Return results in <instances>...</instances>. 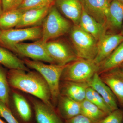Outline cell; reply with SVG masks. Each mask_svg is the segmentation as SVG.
<instances>
[{
  "label": "cell",
  "instance_id": "16",
  "mask_svg": "<svg viewBox=\"0 0 123 123\" xmlns=\"http://www.w3.org/2000/svg\"><path fill=\"white\" fill-rule=\"evenodd\" d=\"M51 7L32 9L23 11L16 28H27L39 26V24H42Z\"/></svg>",
  "mask_w": 123,
  "mask_h": 123
},
{
  "label": "cell",
  "instance_id": "14",
  "mask_svg": "<svg viewBox=\"0 0 123 123\" xmlns=\"http://www.w3.org/2000/svg\"><path fill=\"white\" fill-rule=\"evenodd\" d=\"M55 6L67 18L78 25L82 12L79 0H55Z\"/></svg>",
  "mask_w": 123,
  "mask_h": 123
},
{
  "label": "cell",
  "instance_id": "17",
  "mask_svg": "<svg viewBox=\"0 0 123 123\" xmlns=\"http://www.w3.org/2000/svg\"><path fill=\"white\" fill-rule=\"evenodd\" d=\"M78 26L93 36L98 42L107 32L105 26L94 19L86 13L83 8Z\"/></svg>",
  "mask_w": 123,
  "mask_h": 123
},
{
  "label": "cell",
  "instance_id": "15",
  "mask_svg": "<svg viewBox=\"0 0 123 123\" xmlns=\"http://www.w3.org/2000/svg\"><path fill=\"white\" fill-rule=\"evenodd\" d=\"M87 83H79L70 81H61L60 94L61 95L81 103L86 99Z\"/></svg>",
  "mask_w": 123,
  "mask_h": 123
},
{
  "label": "cell",
  "instance_id": "26",
  "mask_svg": "<svg viewBox=\"0 0 123 123\" xmlns=\"http://www.w3.org/2000/svg\"><path fill=\"white\" fill-rule=\"evenodd\" d=\"M9 86L7 74L4 69L0 65V101L9 107H10Z\"/></svg>",
  "mask_w": 123,
  "mask_h": 123
},
{
  "label": "cell",
  "instance_id": "1",
  "mask_svg": "<svg viewBox=\"0 0 123 123\" xmlns=\"http://www.w3.org/2000/svg\"><path fill=\"white\" fill-rule=\"evenodd\" d=\"M7 78L12 88L31 95L50 106L55 107L51 101L48 85L37 71L11 69L7 74Z\"/></svg>",
  "mask_w": 123,
  "mask_h": 123
},
{
  "label": "cell",
  "instance_id": "30",
  "mask_svg": "<svg viewBox=\"0 0 123 123\" xmlns=\"http://www.w3.org/2000/svg\"><path fill=\"white\" fill-rule=\"evenodd\" d=\"M23 0H1L3 12L17 9Z\"/></svg>",
  "mask_w": 123,
  "mask_h": 123
},
{
  "label": "cell",
  "instance_id": "25",
  "mask_svg": "<svg viewBox=\"0 0 123 123\" xmlns=\"http://www.w3.org/2000/svg\"><path fill=\"white\" fill-rule=\"evenodd\" d=\"M85 99L97 106L107 115L113 111L99 94L89 86L86 90Z\"/></svg>",
  "mask_w": 123,
  "mask_h": 123
},
{
  "label": "cell",
  "instance_id": "6",
  "mask_svg": "<svg viewBox=\"0 0 123 123\" xmlns=\"http://www.w3.org/2000/svg\"><path fill=\"white\" fill-rule=\"evenodd\" d=\"M42 26L0 30V43L12 51L15 44L28 40H38L42 37Z\"/></svg>",
  "mask_w": 123,
  "mask_h": 123
},
{
  "label": "cell",
  "instance_id": "13",
  "mask_svg": "<svg viewBox=\"0 0 123 123\" xmlns=\"http://www.w3.org/2000/svg\"><path fill=\"white\" fill-rule=\"evenodd\" d=\"M89 86L98 93L112 111L118 108V101L111 89L96 73L88 83Z\"/></svg>",
  "mask_w": 123,
  "mask_h": 123
},
{
  "label": "cell",
  "instance_id": "23",
  "mask_svg": "<svg viewBox=\"0 0 123 123\" xmlns=\"http://www.w3.org/2000/svg\"><path fill=\"white\" fill-rule=\"evenodd\" d=\"M80 105L81 114L96 123L107 115L97 106L86 99L81 102Z\"/></svg>",
  "mask_w": 123,
  "mask_h": 123
},
{
  "label": "cell",
  "instance_id": "24",
  "mask_svg": "<svg viewBox=\"0 0 123 123\" xmlns=\"http://www.w3.org/2000/svg\"><path fill=\"white\" fill-rule=\"evenodd\" d=\"M23 12L18 9L3 12L0 16V29L8 30L16 27L20 21Z\"/></svg>",
  "mask_w": 123,
  "mask_h": 123
},
{
  "label": "cell",
  "instance_id": "4",
  "mask_svg": "<svg viewBox=\"0 0 123 123\" xmlns=\"http://www.w3.org/2000/svg\"><path fill=\"white\" fill-rule=\"evenodd\" d=\"M99 64L94 60L79 59L67 65L61 77V81L87 83L96 73Z\"/></svg>",
  "mask_w": 123,
  "mask_h": 123
},
{
  "label": "cell",
  "instance_id": "35",
  "mask_svg": "<svg viewBox=\"0 0 123 123\" xmlns=\"http://www.w3.org/2000/svg\"><path fill=\"white\" fill-rule=\"evenodd\" d=\"M0 123H6L0 118Z\"/></svg>",
  "mask_w": 123,
  "mask_h": 123
},
{
  "label": "cell",
  "instance_id": "29",
  "mask_svg": "<svg viewBox=\"0 0 123 123\" xmlns=\"http://www.w3.org/2000/svg\"><path fill=\"white\" fill-rule=\"evenodd\" d=\"M123 118V110L118 108L97 123H122Z\"/></svg>",
  "mask_w": 123,
  "mask_h": 123
},
{
  "label": "cell",
  "instance_id": "28",
  "mask_svg": "<svg viewBox=\"0 0 123 123\" xmlns=\"http://www.w3.org/2000/svg\"><path fill=\"white\" fill-rule=\"evenodd\" d=\"M0 116L8 123H21L14 115L10 108L0 101Z\"/></svg>",
  "mask_w": 123,
  "mask_h": 123
},
{
  "label": "cell",
  "instance_id": "9",
  "mask_svg": "<svg viewBox=\"0 0 123 123\" xmlns=\"http://www.w3.org/2000/svg\"><path fill=\"white\" fill-rule=\"evenodd\" d=\"M103 81L111 89L123 110V73L119 67L99 74Z\"/></svg>",
  "mask_w": 123,
  "mask_h": 123
},
{
  "label": "cell",
  "instance_id": "36",
  "mask_svg": "<svg viewBox=\"0 0 123 123\" xmlns=\"http://www.w3.org/2000/svg\"><path fill=\"white\" fill-rule=\"evenodd\" d=\"M119 0L121 2H123V0Z\"/></svg>",
  "mask_w": 123,
  "mask_h": 123
},
{
  "label": "cell",
  "instance_id": "37",
  "mask_svg": "<svg viewBox=\"0 0 123 123\" xmlns=\"http://www.w3.org/2000/svg\"><path fill=\"white\" fill-rule=\"evenodd\" d=\"M122 123H123V122H122Z\"/></svg>",
  "mask_w": 123,
  "mask_h": 123
},
{
  "label": "cell",
  "instance_id": "38",
  "mask_svg": "<svg viewBox=\"0 0 123 123\" xmlns=\"http://www.w3.org/2000/svg\"><path fill=\"white\" fill-rule=\"evenodd\" d=\"M110 1H111L112 0H110Z\"/></svg>",
  "mask_w": 123,
  "mask_h": 123
},
{
  "label": "cell",
  "instance_id": "34",
  "mask_svg": "<svg viewBox=\"0 0 123 123\" xmlns=\"http://www.w3.org/2000/svg\"><path fill=\"white\" fill-rule=\"evenodd\" d=\"M120 33H121V34L123 35V24H122V27H121V31H120Z\"/></svg>",
  "mask_w": 123,
  "mask_h": 123
},
{
  "label": "cell",
  "instance_id": "5",
  "mask_svg": "<svg viewBox=\"0 0 123 123\" xmlns=\"http://www.w3.org/2000/svg\"><path fill=\"white\" fill-rule=\"evenodd\" d=\"M69 33L73 48L78 57L94 60L98 53V41L78 25H74Z\"/></svg>",
  "mask_w": 123,
  "mask_h": 123
},
{
  "label": "cell",
  "instance_id": "2",
  "mask_svg": "<svg viewBox=\"0 0 123 123\" xmlns=\"http://www.w3.org/2000/svg\"><path fill=\"white\" fill-rule=\"evenodd\" d=\"M24 63L28 68L34 69L41 74L45 80L50 89L51 101L55 108L60 94V92L61 77L64 69L67 65L55 64H46L42 62L25 59Z\"/></svg>",
  "mask_w": 123,
  "mask_h": 123
},
{
  "label": "cell",
  "instance_id": "27",
  "mask_svg": "<svg viewBox=\"0 0 123 123\" xmlns=\"http://www.w3.org/2000/svg\"><path fill=\"white\" fill-rule=\"evenodd\" d=\"M55 0H23L17 9L23 12L32 9L51 7L55 5Z\"/></svg>",
  "mask_w": 123,
  "mask_h": 123
},
{
  "label": "cell",
  "instance_id": "32",
  "mask_svg": "<svg viewBox=\"0 0 123 123\" xmlns=\"http://www.w3.org/2000/svg\"><path fill=\"white\" fill-rule=\"evenodd\" d=\"M3 12V10H2V6L0 5V16L1 15Z\"/></svg>",
  "mask_w": 123,
  "mask_h": 123
},
{
  "label": "cell",
  "instance_id": "7",
  "mask_svg": "<svg viewBox=\"0 0 123 123\" xmlns=\"http://www.w3.org/2000/svg\"><path fill=\"white\" fill-rule=\"evenodd\" d=\"M45 47L55 64L65 65L80 58L73 48L63 40H50L45 43Z\"/></svg>",
  "mask_w": 123,
  "mask_h": 123
},
{
  "label": "cell",
  "instance_id": "3",
  "mask_svg": "<svg viewBox=\"0 0 123 123\" xmlns=\"http://www.w3.org/2000/svg\"><path fill=\"white\" fill-rule=\"evenodd\" d=\"M72 27L69 21L62 16L54 5L42 22L40 40L45 43L69 32Z\"/></svg>",
  "mask_w": 123,
  "mask_h": 123
},
{
  "label": "cell",
  "instance_id": "18",
  "mask_svg": "<svg viewBox=\"0 0 123 123\" xmlns=\"http://www.w3.org/2000/svg\"><path fill=\"white\" fill-rule=\"evenodd\" d=\"M15 113L21 123H32L33 115L30 105L26 98L19 92L12 94Z\"/></svg>",
  "mask_w": 123,
  "mask_h": 123
},
{
  "label": "cell",
  "instance_id": "8",
  "mask_svg": "<svg viewBox=\"0 0 123 123\" xmlns=\"http://www.w3.org/2000/svg\"><path fill=\"white\" fill-rule=\"evenodd\" d=\"M12 51L33 60L55 64L46 50L45 43L40 39L30 43H21L15 44Z\"/></svg>",
  "mask_w": 123,
  "mask_h": 123
},
{
  "label": "cell",
  "instance_id": "33",
  "mask_svg": "<svg viewBox=\"0 0 123 123\" xmlns=\"http://www.w3.org/2000/svg\"><path fill=\"white\" fill-rule=\"evenodd\" d=\"M119 68L120 69V70H121L122 72L123 73V63L122 64H121L119 66Z\"/></svg>",
  "mask_w": 123,
  "mask_h": 123
},
{
  "label": "cell",
  "instance_id": "31",
  "mask_svg": "<svg viewBox=\"0 0 123 123\" xmlns=\"http://www.w3.org/2000/svg\"><path fill=\"white\" fill-rule=\"evenodd\" d=\"M64 123H96L81 114L71 118L64 120Z\"/></svg>",
  "mask_w": 123,
  "mask_h": 123
},
{
  "label": "cell",
  "instance_id": "11",
  "mask_svg": "<svg viewBox=\"0 0 123 123\" xmlns=\"http://www.w3.org/2000/svg\"><path fill=\"white\" fill-rule=\"evenodd\" d=\"M123 41L121 33H106L98 43V53L94 59L98 63L108 57Z\"/></svg>",
  "mask_w": 123,
  "mask_h": 123
},
{
  "label": "cell",
  "instance_id": "22",
  "mask_svg": "<svg viewBox=\"0 0 123 123\" xmlns=\"http://www.w3.org/2000/svg\"><path fill=\"white\" fill-rule=\"evenodd\" d=\"M0 65L11 69L30 71L22 60L9 51L0 47Z\"/></svg>",
  "mask_w": 123,
  "mask_h": 123
},
{
  "label": "cell",
  "instance_id": "20",
  "mask_svg": "<svg viewBox=\"0 0 123 123\" xmlns=\"http://www.w3.org/2000/svg\"><path fill=\"white\" fill-rule=\"evenodd\" d=\"M56 107L57 114L64 120L81 114L80 103L61 95L58 99Z\"/></svg>",
  "mask_w": 123,
  "mask_h": 123
},
{
  "label": "cell",
  "instance_id": "19",
  "mask_svg": "<svg viewBox=\"0 0 123 123\" xmlns=\"http://www.w3.org/2000/svg\"><path fill=\"white\" fill-rule=\"evenodd\" d=\"M123 21V2L112 0L110 2L106 23L107 31H121Z\"/></svg>",
  "mask_w": 123,
  "mask_h": 123
},
{
  "label": "cell",
  "instance_id": "12",
  "mask_svg": "<svg viewBox=\"0 0 123 123\" xmlns=\"http://www.w3.org/2000/svg\"><path fill=\"white\" fill-rule=\"evenodd\" d=\"M30 98L37 123H64L55 107L50 106L37 98Z\"/></svg>",
  "mask_w": 123,
  "mask_h": 123
},
{
  "label": "cell",
  "instance_id": "21",
  "mask_svg": "<svg viewBox=\"0 0 123 123\" xmlns=\"http://www.w3.org/2000/svg\"><path fill=\"white\" fill-rule=\"evenodd\" d=\"M123 63V41L110 56L100 62L98 74L119 67Z\"/></svg>",
  "mask_w": 123,
  "mask_h": 123
},
{
  "label": "cell",
  "instance_id": "10",
  "mask_svg": "<svg viewBox=\"0 0 123 123\" xmlns=\"http://www.w3.org/2000/svg\"><path fill=\"white\" fill-rule=\"evenodd\" d=\"M86 12L106 27L110 0H79Z\"/></svg>",
  "mask_w": 123,
  "mask_h": 123
}]
</instances>
